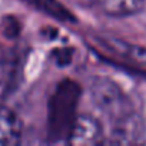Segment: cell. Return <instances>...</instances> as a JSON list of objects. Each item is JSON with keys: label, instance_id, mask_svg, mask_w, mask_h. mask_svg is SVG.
<instances>
[{"label": "cell", "instance_id": "3", "mask_svg": "<svg viewBox=\"0 0 146 146\" xmlns=\"http://www.w3.org/2000/svg\"><path fill=\"white\" fill-rule=\"evenodd\" d=\"M103 126L92 115H78L75 123L72 126L67 145H99L103 143Z\"/></svg>", "mask_w": 146, "mask_h": 146}, {"label": "cell", "instance_id": "4", "mask_svg": "<svg viewBox=\"0 0 146 146\" xmlns=\"http://www.w3.org/2000/svg\"><path fill=\"white\" fill-rule=\"evenodd\" d=\"M99 46L108 49L112 53L119 54L127 62L136 63V64H146V47H142L139 44H132L115 37H98Z\"/></svg>", "mask_w": 146, "mask_h": 146}, {"label": "cell", "instance_id": "6", "mask_svg": "<svg viewBox=\"0 0 146 146\" xmlns=\"http://www.w3.org/2000/svg\"><path fill=\"white\" fill-rule=\"evenodd\" d=\"M93 2L103 13L115 17H125L142 12L146 0H93Z\"/></svg>", "mask_w": 146, "mask_h": 146}, {"label": "cell", "instance_id": "5", "mask_svg": "<svg viewBox=\"0 0 146 146\" xmlns=\"http://www.w3.org/2000/svg\"><path fill=\"white\" fill-rule=\"evenodd\" d=\"M22 122L6 106H0V146H15L22 140Z\"/></svg>", "mask_w": 146, "mask_h": 146}, {"label": "cell", "instance_id": "7", "mask_svg": "<svg viewBox=\"0 0 146 146\" xmlns=\"http://www.w3.org/2000/svg\"><path fill=\"white\" fill-rule=\"evenodd\" d=\"M27 2L35 7H37L39 10L44 12L46 15L56 17L60 22H70V23L76 22L75 15L70 10H67L59 0H27Z\"/></svg>", "mask_w": 146, "mask_h": 146}, {"label": "cell", "instance_id": "1", "mask_svg": "<svg viewBox=\"0 0 146 146\" xmlns=\"http://www.w3.org/2000/svg\"><path fill=\"white\" fill-rule=\"evenodd\" d=\"M95 106L110 122L109 143H139L143 139V120L123 89L109 78L95 76L89 83Z\"/></svg>", "mask_w": 146, "mask_h": 146}, {"label": "cell", "instance_id": "8", "mask_svg": "<svg viewBox=\"0 0 146 146\" xmlns=\"http://www.w3.org/2000/svg\"><path fill=\"white\" fill-rule=\"evenodd\" d=\"M52 59L54 60V63L59 67H64L69 66L73 60V49L70 47H60V49H54L52 52Z\"/></svg>", "mask_w": 146, "mask_h": 146}, {"label": "cell", "instance_id": "2", "mask_svg": "<svg viewBox=\"0 0 146 146\" xmlns=\"http://www.w3.org/2000/svg\"><path fill=\"white\" fill-rule=\"evenodd\" d=\"M80 86L72 79L60 80L47 105V137L52 143L64 142L78 117Z\"/></svg>", "mask_w": 146, "mask_h": 146}]
</instances>
